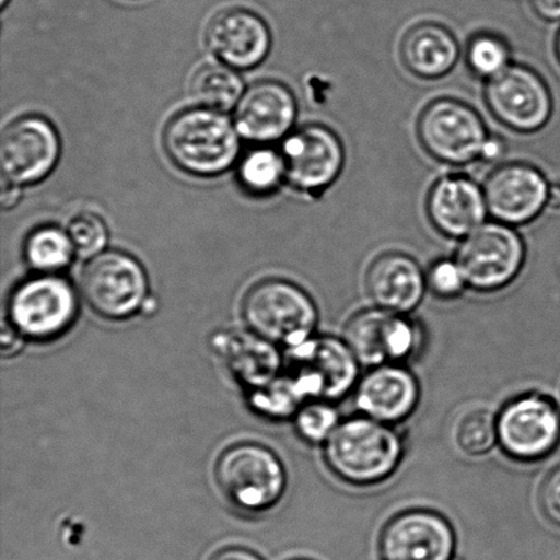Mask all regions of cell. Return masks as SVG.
Listing matches in <instances>:
<instances>
[{
  "label": "cell",
  "mask_w": 560,
  "mask_h": 560,
  "mask_svg": "<svg viewBox=\"0 0 560 560\" xmlns=\"http://www.w3.org/2000/svg\"><path fill=\"white\" fill-rule=\"evenodd\" d=\"M75 255L68 232L57 226H42L27 235L24 256L38 273H58L70 266Z\"/></svg>",
  "instance_id": "24"
},
{
  "label": "cell",
  "mask_w": 560,
  "mask_h": 560,
  "mask_svg": "<svg viewBox=\"0 0 560 560\" xmlns=\"http://www.w3.org/2000/svg\"><path fill=\"white\" fill-rule=\"evenodd\" d=\"M9 0H0V4H2V8H5V4H8Z\"/></svg>",
  "instance_id": "38"
},
{
  "label": "cell",
  "mask_w": 560,
  "mask_h": 560,
  "mask_svg": "<svg viewBox=\"0 0 560 560\" xmlns=\"http://www.w3.org/2000/svg\"><path fill=\"white\" fill-rule=\"evenodd\" d=\"M338 409L326 400H310L294 416L295 431L302 441L324 446L340 424Z\"/></svg>",
  "instance_id": "28"
},
{
  "label": "cell",
  "mask_w": 560,
  "mask_h": 560,
  "mask_svg": "<svg viewBox=\"0 0 560 560\" xmlns=\"http://www.w3.org/2000/svg\"><path fill=\"white\" fill-rule=\"evenodd\" d=\"M540 509L552 525L560 528V466L542 482L539 493Z\"/></svg>",
  "instance_id": "31"
},
{
  "label": "cell",
  "mask_w": 560,
  "mask_h": 560,
  "mask_svg": "<svg viewBox=\"0 0 560 560\" xmlns=\"http://www.w3.org/2000/svg\"><path fill=\"white\" fill-rule=\"evenodd\" d=\"M530 3L541 20L560 21V0H530Z\"/></svg>",
  "instance_id": "33"
},
{
  "label": "cell",
  "mask_w": 560,
  "mask_h": 560,
  "mask_svg": "<svg viewBox=\"0 0 560 560\" xmlns=\"http://www.w3.org/2000/svg\"><path fill=\"white\" fill-rule=\"evenodd\" d=\"M419 139L439 162L466 166L480 162L490 135L485 120L468 104L439 98L420 115Z\"/></svg>",
  "instance_id": "11"
},
{
  "label": "cell",
  "mask_w": 560,
  "mask_h": 560,
  "mask_svg": "<svg viewBox=\"0 0 560 560\" xmlns=\"http://www.w3.org/2000/svg\"><path fill=\"white\" fill-rule=\"evenodd\" d=\"M206 44L221 63L249 70L267 58L271 32L255 11L232 8L218 11L206 27Z\"/></svg>",
  "instance_id": "17"
},
{
  "label": "cell",
  "mask_w": 560,
  "mask_h": 560,
  "mask_svg": "<svg viewBox=\"0 0 560 560\" xmlns=\"http://www.w3.org/2000/svg\"><path fill=\"white\" fill-rule=\"evenodd\" d=\"M427 289V273L419 262L402 254L378 257L366 273V291L373 305L398 315L415 312Z\"/></svg>",
  "instance_id": "21"
},
{
  "label": "cell",
  "mask_w": 560,
  "mask_h": 560,
  "mask_svg": "<svg viewBox=\"0 0 560 560\" xmlns=\"http://www.w3.org/2000/svg\"><path fill=\"white\" fill-rule=\"evenodd\" d=\"M71 244L74 246L75 255L82 259H93L103 254L108 244L109 233L106 222L96 213L81 212L68 224Z\"/></svg>",
  "instance_id": "29"
},
{
  "label": "cell",
  "mask_w": 560,
  "mask_h": 560,
  "mask_svg": "<svg viewBox=\"0 0 560 560\" xmlns=\"http://www.w3.org/2000/svg\"><path fill=\"white\" fill-rule=\"evenodd\" d=\"M243 316L256 337L288 349L311 339L318 323L317 306L311 295L282 279L254 285L245 295Z\"/></svg>",
  "instance_id": "3"
},
{
  "label": "cell",
  "mask_w": 560,
  "mask_h": 560,
  "mask_svg": "<svg viewBox=\"0 0 560 560\" xmlns=\"http://www.w3.org/2000/svg\"><path fill=\"white\" fill-rule=\"evenodd\" d=\"M79 299L68 279L57 273L24 280L9 300L11 328L22 337L49 340L60 337L75 322Z\"/></svg>",
  "instance_id": "8"
},
{
  "label": "cell",
  "mask_w": 560,
  "mask_h": 560,
  "mask_svg": "<svg viewBox=\"0 0 560 560\" xmlns=\"http://www.w3.org/2000/svg\"><path fill=\"white\" fill-rule=\"evenodd\" d=\"M240 133L226 114L196 107L184 109L163 131L170 161L195 177L226 173L240 156Z\"/></svg>",
  "instance_id": "2"
},
{
  "label": "cell",
  "mask_w": 560,
  "mask_h": 560,
  "mask_svg": "<svg viewBox=\"0 0 560 560\" xmlns=\"http://www.w3.org/2000/svg\"><path fill=\"white\" fill-rule=\"evenodd\" d=\"M420 398V383L404 364L371 368L354 389V404L360 415L392 427L408 420Z\"/></svg>",
  "instance_id": "18"
},
{
  "label": "cell",
  "mask_w": 560,
  "mask_h": 560,
  "mask_svg": "<svg viewBox=\"0 0 560 560\" xmlns=\"http://www.w3.org/2000/svg\"><path fill=\"white\" fill-rule=\"evenodd\" d=\"M360 362L342 338L312 337L289 349L285 375L295 383L305 402H338L359 383Z\"/></svg>",
  "instance_id": "4"
},
{
  "label": "cell",
  "mask_w": 560,
  "mask_h": 560,
  "mask_svg": "<svg viewBox=\"0 0 560 560\" xmlns=\"http://www.w3.org/2000/svg\"><path fill=\"white\" fill-rule=\"evenodd\" d=\"M331 474L351 487H373L392 479L405 458V443L394 427L354 416L340 421L323 446Z\"/></svg>",
  "instance_id": "1"
},
{
  "label": "cell",
  "mask_w": 560,
  "mask_h": 560,
  "mask_svg": "<svg viewBox=\"0 0 560 560\" xmlns=\"http://www.w3.org/2000/svg\"><path fill=\"white\" fill-rule=\"evenodd\" d=\"M428 215L439 233L465 238L481 224L488 213L485 189L466 175H446L438 180L427 202Z\"/></svg>",
  "instance_id": "20"
},
{
  "label": "cell",
  "mask_w": 560,
  "mask_h": 560,
  "mask_svg": "<svg viewBox=\"0 0 560 560\" xmlns=\"http://www.w3.org/2000/svg\"><path fill=\"white\" fill-rule=\"evenodd\" d=\"M238 180L252 196L266 197L276 194L285 180L282 153L270 147L255 148L241 158Z\"/></svg>",
  "instance_id": "25"
},
{
  "label": "cell",
  "mask_w": 560,
  "mask_h": 560,
  "mask_svg": "<svg viewBox=\"0 0 560 560\" xmlns=\"http://www.w3.org/2000/svg\"><path fill=\"white\" fill-rule=\"evenodd\" d=\"M342 339L361 366L404 364L419 353L424 331L409 315L373 306L357 312L345 324Z\"/></svg>",
  "instance_id": "10"
},
{
  "label": "cell",
  "mask_w": 560,
  "mask_h": 560,
  "mask_svg": "<svg viewBox=\"0 0 560 560\" xmlns=\"http://www.w3.org/2000/svg\"><path fill=\"white\" fill-rule=\"evenodd\" d=\"M244 93L243 79L228 65H205L191 77L190 95L200 107L226 113L237 107Z\"/></svg>",
  "instance_id": "23"
},
{
  "label": "cell",
  "mask_w": 560,
  "mask_h": 560,
  "mask_svg": "<svg viewBox=\"0 0 560 560\" xmlns=\"http://www.w3.org/2000/svg\"><path fill=\"white\" fill-rule=\"evenodd\" d=\"M455 443L471 458L490 454L498 446L497 415L487 409L469 411L455 430Z\"/></svg>",
  "instance_id": "26"
},
{
  "label": "cell",
  "mask_w": 560,
  "mask_h": 560,
  "mask_svg": "<svg viewBox=\"0 0 560 560\" xmlns=\"http://www.w3.org/2000/svg\"><path fill=\"white\" fill-rule=\"evenodd\" d=\"M482 189L493 221L514 228L534 222L546 210L550 183L530 164L510 163L493 170Z\"/></svg>",
  "instance_id": "16"
},
{
  "label": "cell",
  "mask_w": 560,
  "mask_h": 560,
  "mask_svg": "<svg viewBox=\"0 0 560 560\" xmlns=\"http://www.w3.org/2000/svg\"><path fill=\"white\" fill-rule=\"evenodd\" d=\"M302 560V559H301Z\"/></svg>",
  "instance_id": "39"
},
{
  "label": "cell",
  "mask_w": 560,
  "mask_h": 560,
  "mask_svg": "<svg viewBox=\"0 0 560 560\" xmlns=\"http://www.w3.org/2000/svg\"><path fill=\"white\" fill-rule=\"evenodd\" d=\"M285 180L294 189L320 196L339 178L345 150L339 137L323 125H307L285 137L280 151Z\"/></svg>",
  "instance_id": "14"
},
{
  "label": "cell",
  "mask_w": 560,
  "mask_h": 560,
  "mask_svg": "<svg viewBox=\"0 0 560 560\" xmlns=\"http://www.w3.org/2000/svg\"><path fill=\"white\" fill-rule=\"evenodd\" d=\"M458 58L459 46L453 33L433 22L415 26L404 38L405 66L420 79H441L454 69Z\"/></svg>",
  "instance_id": "22"
},
{
  "label": "cell",
  "mask_w": 560,
  "mask_h": 560,
  "mask_svg": "<svg viewBox=\"0 0 560 560\" xmlns=\"http://www.w3.org/2000/svg\"><path fill=\"white\" fill-rule=\"evenodd\" d=\"M81 293L98 316L125 320L144 310L150 300L144 267L120 250H104L82 271Z\"/></svg>",
  "instance_id": "7"
},
{
  "label": "cell",
  "mask_w": 560,
  "mask_h": 560,
  "mask_svg": "<svg viewBox=\"0 0 560 560\" xmlns=\"http://www.w3.org/2000/svg\"><path fill=\"white\" fill-rule=\"evenodd\" d=\"M215 477L228 501L244 512L276 506L285 490V471L276 454L260 444L243 443L218 459Z\"/></svg>",
  "instance_id": "5"
},
{
  "label": "cell",
  "mask_w": 560,
  "mask_h": 560,
  "mask_svg": "<svg viewBox=\"0 0 560 560\" xmlns=\"http://www.w3.org/2000/svg\"><path fill=\"white\" fill-rule=\"evenodd\" d=\"M486 103L493 117L518 133H535L552 115L550 88L536 71L512 65L487 81Z\"/></svg>",
  "instance_id": "13"
},
{
  "label": "cell",
  "mask_w": 560,
  "mask_h": 560,
  "mask_svg": "<svg viewBox=\"0 0 560 560\" xmlns=\"http://www.w3.org/2000/svg\"><path fill=\"white\" fill-rule=\"evenodd\" d=\"M468 65L474 74L490 81L512 66V51L502 37L481 33L471 38L468 48Z\"/></svg>",
  "instance_id": "27"
},
{
  "label": "cell",
  "mask_w": 560,
  "mask_h": 560,
  "mask_svg": "<svg viewBox=\"0 0 560 560\" xmlns=\"http://www.w3.org/2000/svg\"><path fill=\"white\" fill-rule=\"evenodd\" d=\"M296 119L293 93L282 82L259 81L250 85L235 107L234 124L243 139L270 144L285 139Z\"/></svg>",
  "instance_id": "19"
},
{
  "label": "cell",
  "mask_w": 560,
  "mask_h": 560,
  "mask_svg": "<svg viewBox=\"0 0 560 560\" xmlns=\"http://www.w3.org/2000/svg\"><path fill=\"white\" fill-rule=\"evenodd\" d=\"M60 139L55 126L40 115L16 118L0 140L3 180L27 186L46 179L57 167Z\"/></svg>",
  "instance_id": "12"
},
{
  "label": "cell",
  "mask_w": 560,
  "mask_h": 560,
  "mask_svg": "<svg viewBox=\"0 0 560 560\" xmlns=\"http://www.w3.org/2000/svg\"><path fill=\"white\" fill-rule=\"evenodd\" d=\"M210 560H262L255 552L245 550V548L232 547L219 551Z\"/></svg>",
  "instance_id": "34"
},
{
  "label": "cell",
  "mask_w": 560,
  "mask_h": 560,
  "mask_svg": "<svg viewBox=\"0 0 560 560\" xmlns=\"http://www.w3.org/2000/svg\"><path fill=\"white\" fill-rule=\"evenodd\" d=\"M3 184L2 207L3 210H10V208L19 205L21 200V186L5 183V180H3Z\"/></svg>",
  "instance_id": "35"
},
{
  "label": "cell",
  "mask_w": 560,
  "mask_h": 560,
  "mask_svg": "<svg viewBox=\"0 0 560 560\" xmlns=\"http://www.w3.org/2000/svg\"><path fill=\"white\" fill-rule=\"evenodd\" d=\"M548 207L552 210H560V179L550 184V195H548Z\"/></svg>",
  "instance_id": "36"
},
{
  "label": "cell",
  "mask_w": 560,
  "mask_h": 560,
  "mask_svg": "<svg viewBox=\"0 0 560 560\" xmlns=\"http://www.w3.org/2000/svg\"><path fill=\"white\" fill-rule=\"evenodd\" d=\"M557 55H558V59L560 62V31H559L558 37H557Z\"/></svg>",
  "instance_id": "37"
},
{
  "label": "cell",
  "mask_w": 560,
  "mask_h": 560,
  "mask_svg": "<svg viewBox=\"0 0 560 560\" xmlns=\"http://www.w3.org/2000/svg\"><path fill=\"white\" fill-rule=\"evenodd\" d=\"M506 155V144L498 136H490L487 144L485 147V151L481 153L480 162L485 164H493L497 162H501L503 156Z\"/></svg>",
  "instance_id": "32"
},
{
  "label": "cell",
  "mask_w": 560,
  "mask_h": 560,
  "mask_svg": "<svg viewBox=\"0 0 560 560\" xmlns=\"http://www.w3.org/2000/svg\"><path fill=\"white\" fill-rule=\"evenodd\" d=\"M498 446L508 458L536 464L550 457L560 444V409L541 393L518 395L497 415Z\"/></svg>",
  "instance_id": "6"
},
{
  "label": "cell",
  "mask_w": 560,
  "mask_h": 560,
  "mask_svg": "<svg viewBox=\"0 0 560 560\" xmlns=\"http://www.w3.org/2000/svg\"><path fill=\"white\" fill-rule=\"evenodd\" d=\"M457 535L442 514L413 509L394 515L382 529L383 560H454Z\"/></svg>",
  "instance_id": "15"
},
{
  "label": "cell",
  "mask_w": 560,
  "mask_h": 560,
  "mask_svg": "<svg viewBox=\"0 0 560 560\" xmlns=\"http://www.w3.org/2000/svg\"><path fill=\"white\" fill-rule=\"evenodd\" d=\"M427 284L442 300L458 299L468 289L463 268L455 259L436 261L427 273Z\"/></svg>",
  "instance_id": "30"
},
{
  "label": "cell",
  "mask_w": 560,
  "mask_h": 560,
  "mask_svg": "<svg viewBox=\"0 0 560 560\" xmlns=\"http://www.w3.org/2000/svg\"><path fill=\"white\" fill-rule=\"evenodd\" d=\"M526 249L513 226L492 221L481 224L460 243L457 257L468 288L493 293L508 288L523 271Z\"/></svg>",
  "instance_id": "9"
}]
</instances>
